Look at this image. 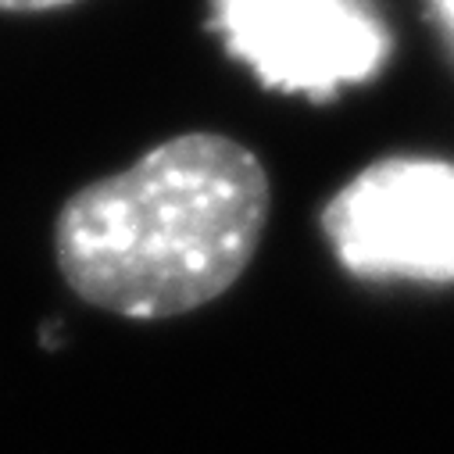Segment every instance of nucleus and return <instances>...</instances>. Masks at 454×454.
<instances>
[{
	"label": "nucleus",
	"instance_id": "nucleus-1",
	"mask_svg": "<svg viewBox=\"0 0 454 454\" xmlns=\"http://www.w3.org/2000/svg\"><path fill=\"white\" fill-rule=\"evenodd\" d=\"M269 207L254 151L222 133H183L75 190L54 222V258L68 290L100 311L176 318L237 286Z\"/></svg>",
	"mask_w": 454,
	"mask_h": 454
},
{
	"label": "nucleus",
	"instance_id": "nucleus-3",
	"mask_svg": "<svg viewBox=\"0 0 454 454\" xmlns=\"http://www.w3.org/2000/svg\"><path fill=\"white\" fill-rule=\"evenodd\" d=\"M207 26L262 86L318 104L369 82L390 58L372 0H211Z\"/></svg>",
	"mask_w": 454,
	"mask_h": 454
},
{
	"label": "nucleus",
	"instance_id": "nucleus-2",
	"mask_svg": "<svg viewBox=\"0 0 454 454\" xmlns=\"http://www.w3.org/2000/svg\"><path fill=\"white\" fill-rule=\"evenodd\" d=\"M336 262L365 279L454 283V165L383 158L322 207Z\"/></svg>",
	"mask_w": 454,
	"mask_h": 454
},
{
	"label": "nucleus",
	"instance_id": "nucleus-4",
	"mask_svg": "<svg viewBox=\"0 0 454 454\" xmlns=\"http://www.w3.org/2000/svg\"><path fill=\"white\" fill-rule=\"evenodd\" d=\"M72 0H0V12H51Z\"/></svg>",
	"mask_w": 454,
	"mask_h": 454
},
{
	"label": "nucleus",
	"instance_id": "nucleus-5",
	"mask_svg": "<svg viewBox=\"0 0 454 454\" xmlns=\"http://www.w3.org/2000/svg\"><path fill=\"white\" fill-rule=\"evenodd\" d=\"M433 12H436V19H440V26L454 47V0H433Z\"/></svg>",
	"mask_w": 454,
	"mask_h": 454
}]
</instances>
